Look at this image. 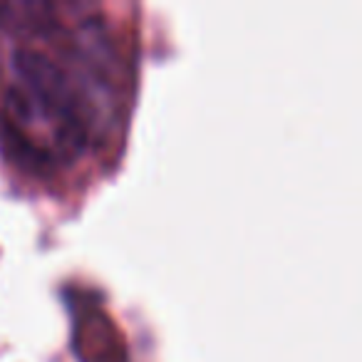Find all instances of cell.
<instances>
[{"mask_svg":"<svg viewBox=\"0 0 362 362\" xmlns=\"http://www.w3.org/2000/svg\"><path fill=\"white\" fill-rule=\"evenodd\" d=\"M0 154L25 174H47L57 161L47 146L33 139L28 127L18 124L3 112H0Z\"/></svg>","mask_w":362,"mask_h":362,"instance_id":"2","label":"cell"},{"mask_svg":"<svg viewBox=\"0 0 362 362\" xmlns=\"http://www.w3.org/2000/svg\"><path fill=\"white\" fill-rule=\"evenodd\" d=\"M13 67L23 82V95L33 107V115H42L55 129V159H75L87 144V105L80 85L70 80L55 60L33 47L13 52Z\"/></svg>","mask_w":362,"mask_h":362,"instance_id":"1","label":"cell"}]
</instances>
